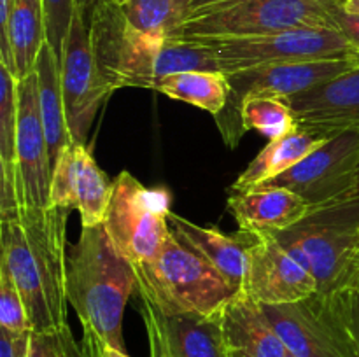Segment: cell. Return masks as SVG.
Segmentation results:
<instances>
[{
	"label": "cell",
	"mask_w": 359,
	"mask_h": 357,
	"mask_svg": "<svg viewBox=\"0 0 359 357\" xmlns=\"http://www.w3.org/2000/svg\"><path fill=\"white\" fill-rule=\"evenodd\" d=\"M67 126L74 142L86 144L98 111L111 97L91 48L90 24L77 10L60 59Z\"/></svg>",
	"instance_id": "cell-12"
},
{
	"label": "cell",
	"mask_w": 359,
	"mask_h": 357,
	"mask_svg": "<svg viewBox=\"0 0 359 357\" xmlns=\"http://www.w3.org/2000/svg\"><path fill=\"white\" fill-rule=\"evenodd\" d=\"M170 227L186 245L202 255L233 290L244 287L248 273L249 251L258 240L259 233L241 230L238 233H224L214 226H198L177 214H170Z\"/></svg>",
	"instance_id": "cell-18"
},
{
	"label": "cell",
	"mask_w": 359,
	"mask_h": 357,
	"mask_svg": "<svg viewBox=\"0 0 359 357\" xmlns=\"http://www.w3.org/2000/svg\"><path fill=\"white\" fill-rule=\"evenodd\" d=\"M46 42L44 0H11L9 21L6 30L0 31V63L23 79L35 72Z\"/></svg>",
	"instance_id": "cell-21"
},
{
	"label": "cell",
	"mask_w": 359,
	"mask_h": 357,
	"mask_svg": "<svg viewBox=\"0 0 359 357\" xmlns=\"http://www.w3.org/2000/svg\"><path fill=\"white\" fill-rule=\"evenodd\" d=\"M170 191L147 188L123 170L112 181V196L104 226L133 266L147 265L163 248L170 234Z\"/></svg>",
	"instance_id": "cell-7"
},
{
	"label": "cell",
	"mask_w": 359,
	"mask_h": 357,
	"mask_svg": "<svg viewBox=\"0 0 359 357\" xmlns=\"http://www.w3.org/2000/svg\"><path fill=\"white\" fill-rule=\"evenodd\" d=\"M244 132L256 130L265 139L277 140L298 128V121L287 100L273 97L249 98L241 107Z\"/></svg>",
	"instance_id": "cell-26"
},
{
	"label": "cell",
	"mask_w": 359,
	"mask_h": 357,
	"mask_svg": "<svg viewBox=\"0 0 359 357\" xmlns=\"http://www.w3.org/2000/svg\"><path fill=\"white\" fill-rule=\"evenodd\" d=\"M60 206H21L0 217L2 258L32 322V332L67 328V217Z\"/></svg>",
	"instance_id": "cell-1"
},
{
	"label": "cell",
	"mask_w": 359,
	"mask_h": 357,
	"mask_svg": "<svg viewBox=\"0 0 359 357\" xmlns=\"http://www.w3.org/2000/svg\"><path fill=\"white\" fill-rule=\"evenodd\" d=\"M230 357H248V356H244V354L241 352H230Z\"/></svg>",
	"instance_id": "cell-39"
},
{
	"label": "cell",
	"mask_w": 359,
	"mask_h": 357,
	"mask_svg": "<svg viewBox=\"0 0 359 357\" xmlns=\"http://www.w3.org/2000/svg\"><path fill=\"white\" fill-rule=\"evenodd\" d=\"M0 329L13 336H27L32 332L27 307L7 270L0 266Z\"/></svg>",
	"instance_id": "cell-28"
},
{
	"label": "cell",
	"mask_w": 359,
	"mask_h": 357,
	"mask_svg": "<svg viewBox=\"0 0 359 357\" xmlns=\"http://www.w3.org/2000/svg\"><path fill=\"white\" fill-rule=\"evenodd\" d=\"M332 136L333 135L318 132V130L298 126L294 132L277 140H270L231 184V192L249 191V189L270 184L277 177L291 170L294 164L304 161L318 147L328 142Z\"/></svg>",
	"instance_id": "cell-22"
},
{
	"label": "cell",
	"mask_w": 359,
	"mask_h": 357,
	"mask_svg": "<svg viewBox=\"0 0 359 357\" xmlns=\"http://www.w3.org/2000/svg\"><path fill=\"white\" fill-rule=\"evenodd\" d=\"M70 326L56 332L39 335L30 332L28 336L27 357H67V332Z\"/></svg>",
	"instance_id": "cell-30"
},
{
	"label": "cell",
	"mask_w": 359,
	"mask_h": 357,
	"mask_svg": "<svg viewBox=\"0 0 359 357\" xmlns=\"http://www.w3.org/2000/svg\"><path fill=\"white\" fill-rule=\"evenodd\" d=\"M121 9L135 30L158 38H177L191 18L193 0H130Z\"/></svg>",
	"instance_id": "cell-25"
},
{
	"label": "cell",
	"mask_w": 359,
	"mask_h": 357,
	"mask_svg": "<svg viewBox=\"0 0 359 357\" xmlns=\"http://www.w3.org/2000/svg\"><path fill=\"white\" fill-rule=\"evenodd\" d=\"M224 343L230 352L248 357H286L287 349L266 317L265 308L248 290L238 289L219 312Z\"/></svg>",
	"instance_id": "cell-19"
},
{
	"label": "cell",
	"mask_w": 359,
	"mask_h": 357,
	"mask_svg": "<svg viewBox=\"0 0 359 357\" xmlns=\"http://www.w3.org/2000/svg\"><path fill=\"white\" fill-rule=\"evenodd\" d=\"M133 270L140 300L168 315H217L237 293L174 231L153 261Z\"/></svg>",
	"instance_id": "cell-4"
},
{
	"label": "cell",
	"mask_w": 359,
	"mask_h": 357,
	"mask_svg": "<svg viewBox=\"0 0 359 357\" xmlns=\"http://www.w3.org/2000/svg\"><path fill=\"white\" fill-rule=\"evenodd\" d=\"M351 293H314L294 303L263 308L293 357H358Z\"/></svg>",
	"instance_id": "cell-6"
},
{
	"label": "cell",
	"mask_w": 359,
	"mask_h": 357,
	"mask_svg": "<svg viewBox=\"0 0 359 357\" xmlns=\"http://www.w3.org/2000/svg\"><path fill=\"white\" fill-rule=\"evenodd\" d=\"M353 58L356 59V62H358V65H359V51H354V52H353Z\"/></svg>",
	"instance_id": "cell-41"
},
{
	"label": "cell",
	"mask_w": 359,
	"mask_h": 357,
	"mask_svg": "<svg viewBox=\"0 0 359 357\" xmlns=\"http://www.w3.org/2000/svg\"><path fill=\"white\" fill-rule=\"evenodd\" d=\"M20 119L16 136V181L21 206H49L53 167L39 111L37 72L20 79Z\"/></svg>",
	"instance_id": "cell-13"
},
{
	"label": "cell",
	"mask_w": 359,
	"mask_h": 357,
	"mask_svg": "<svg viewBox=\"0 0 359 357\" xmlns=\"http://www.w3.org/2000/svg\"><path fill=\"white\" fill-rule=\"evenodd\" d=\"M335 24L340 31H342L344 37L349 41V44L353 46L354 51H359V14L358 13H349L342 7V0L337 6L335 14Z\"/></svg>",
	"instance_id": "cell-32"
},
{
	"label": "cell",
	"mask_w": 359,
	"mask_h": 357,
	"mask_svg": "<svg viewBox=\"0 0 359 357\" xmlns=\"http://www.w3.org/2000/svg\"><path fill=\"white\" fill-rule=\"evenodd\" d=\"M20 79L0 63V164L16 163Z\"/></svg>",
	"instance_id": "cell-27"
},
{
	"label": "cell",
	"mask_w": 359,
	"mask_h": 357,
	"mask_svg": "<svg viewBox=\"0 0 359 357\" xmlns=\"http://www.w3.org/2000/svg\"><path fill=\"white\" fill-rule=\"evenodd\" d=\"M244 2V0H193V14L203 13V10H210V9H217V7H224V6H231V4H238Z\"/></svg>",
	"instance_id": "cell-35"
},
{
	"label": "cell",
	"mask_w": 359,
	"mask_h": 357,
	"mask_svg": "<svg viewBox=\"0 0 359 357\" xmlns=\"http://www.w3.org/2000/svg\"><path fill=\"white\" fill-rule=\"evenodd\" d=\"M149 357H230L219 314H174L142 300Z\"/></svg>",
	"instance_id": "cell-16"
},
{
	"label": "cell",
	"mask_w": 359,
	"mask_h": 357,
	"mask_svg": "<svg viewBox=\"0 0 359 357\" xmlns=\"http://www.w3.org/2000/svg\"><path fill=\"white\" fill-rule=\"evenodd\" d=\"M88 24L95 59L109 91L114 93L121 88L153 90L161 48L168 38L135 30L126 21L121 6L112 0H100Z\"/></svg>",
	"instance_id": "cell-8"
},
{
	"label": "cell",
	"mask_w": 359,
	"mask_h": 357,
	"mask_svg": "<svg viewBox=\"0 0 359 357\" xmlns=\"http://www.w3.org/2000/svg\"><path fill=\"white\" fill-rule=\"evenodd\" d=\"M228 210L241 230L276 233L300 223L311 212V205L290 188L269 184L249 191L231 192Z\"/></svg>",
	"instance_id": "cell-20"
},
{
	"label": "cell",
	"mask_w": 359,
	"mask_h": 357,
	"mask_svg": "<svg viewBox=\"0 0 359 357\" xmlns=\"http://www.w3.org/2000/svg\"><path fill=\"white\" fill-rule=\"evenodd\" d=\"M98 4H100V0H76L77 10L83 14L84 20H86V23H90L91 14H93L95 7H97Z\"/></svg>",
	"instance_id": "cell-36"
},
{
	"label": "cell",
	"mask_w": 359,
	"mask_h": 357,
	"mask_svg": "<svg viewBox=\"0 0 359 357\" xmlns=\"http://www.w3.org/2000/svg\"><path fill=\"white\" fill-rule=\"evenodd\" d=\"M35 72H37L39 80V111H41L46 139H48L51 167H55L58 156L72 142V139L67 126L62 77H60V58L48 42L41 49Z\"/></svg>",
	"instance_id": "cell-23"
},
{
	"label": "cell",
	"mask_w": 359,
	"mask_h": 357,
	"mask_svg": "<svg viewBox=\"0 0 359 357\" xmlns=\"http://www.w3.org/2000/svg\"><path fill=\"white\" fill-rule=\"evenodd\" d=\"M356 195H359V181H358V189H356Z\"/></svg>",
	"instance_id": "cell-42"
},
{
	"label": "cell",
	"mask_w": 359,
	"mask_h": 357,
	"mask_svg": "<svg viewBox=\"0 0 359 357\" xmlns=\"http://www.w3.org/2000/svg\"><path fill=\"white\" fill-rule=\"evenodd\" d=\"M112 2H116L118 6H125V4L130 2V0H112Z\"/></svg>",
	"instance_id": "cell-40"
},
{
	"label": "cell",
	"mask_w": 359,
	"mask_h": 357,
	"mask_svg": "<svg viewBox=\"0 0 359 357\" xmlns=\"http://www.w3.org/2000/svg\"><path fill=\"white\" fill-rule=\"evenodd\" d=\"M244 289L262 304H287L318 293V282L300 258L259 233L249 251Z\"/></svg>",
	"instance_id": "cell-15"
},
{
	"label": "cell",
	"mask_w": 359,
	"mask_h": 357,
	"mask_svg": "<svg viewBox=\"0 0 359 357\" xmlns=\"http://www.w3.org/2000/svg\"><path fill=\"white\" fill-rule=\"evenodd\" d=\"M356 65L358 62L351 55L347 58L279 63L231 74L228 76L230 97L221 114L214 118L221 136L230 147L238 146L245 133L241 121V107L249 98L273 97L287 100L318 84L342 76Z\"/></svg>",
	"instance_id": "cell-9"
},
{
	"label": "cell",
	"mask_w": 359,
	"mask_h": 357,
	"mask_svg": "<svg viewBox=\"0 0 359 357\" xmlns=\"http://www.w3.org/2000/svg\"><path fill=\"white\" fill-rule=\"evenodd\" d=\"M46 9V30H48V44L62 59L63 44L69 35L70 24L77 13L76 0H44Z\"/></svg>",
	"instance_id": "cell-29"
},
{
	"label": "cell",
	"mask_w": 359,
	"mask_h": 357,
	"mask_svg": "<svg viewBox=\"0 0 359 357\" xmlns=\"http://www.w3.org/2000/svg\"><path fill=\"white\" fill-rule=\"evenodd\" d=\"M339 4L340 0H244L193 14L177 38L209 42L262 37L298 28H337L333 14Z\"/></svg>",
	"instance_id": "cell-5"
},
{
	"label": "cell",
	"mask_w": 359,
	"mask_h": 357,
	"mask_svg": "<svg viewBox=\"0 0 359 357\" xmlns=\"http://www.w3.org/2000/svg\"><path fill=\"white\" fill-rule=\"evenodd\" d=\"M102 357H130V356L126 352L112 349V346H107L104 343V346H102Z\"/></svg>",
	"instance_id": "cell-37"
},
{
	"label": "cell",
	"mask_w": 359,
	"mask_h": 357,
	"mask_svg": "<svg viewBox=\"0 0 359 357\" xmlns=\"http://www.w3.org/2000/svg\"><path fill=\"white\" fill-rule=\"evenodd\" d=\"M135 289L133 265L116 247L104 223L83 227L67 258V301L83 331L126 352L123 314Z\"/></svg>",
	"instance_id": "cell-2"
},
{
	"label": "cell",
	"mask_w": 359,
	"mask_h": 357,
	"mask_svg": "<svg viewBox=\"0 0 359 357\" xmlns=\"http://www.w3.org/2000/svg\"><path fill=\"white\" fill-rule=\"evenodd\" d=\"M351 328H353L354 345L359 357V289L351 293Z\"/></svg>",
	"instance_id": "cell-34"
},
{
	"label": "cell",
	"mask_w": 359,
	"mask_h": 357,
	"mask_svg": "<svg viewBox=\"0 0 359 357\" xmlns=\"http://www.w3.org/2000/svg\"><path fill=\"white\" fill-rule=\"evenodd\" d=\"M104 342L91 332L83 331V338L77 342L72 329L67 332V357H102Z\"/></svg>",
	"instance_id": "cell-31"
},
{
	"label": "cell",
	"mask_w": 359,
	"mask_h": 357,
	"mask_svg": "<svg viewBox=\"0 0 359 357\" xmlns=\"http://www.w3.org/2000/svg\"><path fill=\"white\" fill-rule=\"evenodd\" d=\"M342 7L349 13H358L359 14V0H342Z\"/></svg>",
	"instance_id": "cell-38"
},
{
	"label": "cell",
	"mask_w": 359,
	"mask_h": 357,
	"mask_svg": "<svg viewBox=\"0 0 359 357\" xmlns=\"http://www.w3.org/2000/svg\"><path fill=\"white\" fill-rule=\"evenodd\" d=\"M358 181L359 130H344L270 184L290 188L316 209L354 196Z\"/></svg>",
	"instance_id": "cell-11"
},
{
	"label": "cell",
	"mask_w": 359,
	"mask_h": 357,
	"mask_svg": "<svg viewBox=\"0 0 359 357\" xmlns=\"http://www.w3.org/2000/svg\"><path fill=\"white\" fill-rule=\"evenodd\" d=\"M154 91L174 100L195 105L216 118L221 114L230 97V80L221 70H195L163 77L154 84Z\"/></svg>",
	"instance_id": "cell-24"
},
{
	"label": "cell",
	"mask_w": 359,
	"mask_h": 357,
	"mask_svg": "<svg viewBox=\"0 0 359 357\" xmlns=\"http://www.w3.org/2000/svg\"><path fill=\"white\" fill-rule=\"evenodd\" d=\"M207 44L212 46L219 70L226 76L279 63L347 58L354 52L337 28H298L262 37L209 41Z\"/></svg>",
	"instance_id": "cell-10"
},
{
	"label": "cell",
	"mask_w": 359,
	"mask_h": 357,
	"mask_svg": "<svg viewBox=\"0 0 359 357\" xmlns=\"http://www.w3.org/2000/svg\"><path fill=\"white\" fill-rule=\"evenodd\" d=\"M28 336H13L0 329V357H27Z\"/></svg>",
	"instance_id": "cell-33"
},
{
	"label": "cell",
	"mask_w": 359,
	"mask_h": 357,
	"mask_svg": "<svg viewBox=\"0 0 359 357\" xmlns=\"http://www.w3.org/2000/svg\"><path fill=\"white\" fill-rule=\"evenodd\" d=\"M298 126L337 135L359 130V65L342 76L287 98Z\"/></svg>",
	"instance_id": "cell-17"
},
{
	"label": "cell",
	"mask_w": 359,
	"mask_h": 357,
	"mask_svg": "<svg viewBox=\"0 0 359 357\" xmlns=\"http://www.w3.org/2000/svg\"><path fill=\"white\" fill-rule=\"evenodd\" d=\"M270 234L307 265L318 293L359 289V195L311 209L300 223Z\"/></svg>",
	"instance_id": "cell-3"
},
{
	"label": "cell",
	"mask_w": 359,
	"mask_h": 357,
	"mask_svg": "<svg viewBox=\"0 0 359 357\" xmlns=\"http://www.w3.org/2000/svg\"><path fill=\"white\" fill-rule=\"evenodd\" d=\"M112 196V181L98 167L86 144L70 142L53 167L49 205L77 210L81 226L104 223Z\"/></svg>",
	"instance_id": "cell-14"
},
{
	"label": "cell",
	"mask_w": 359,
	"mask_h": 357,
	"mask_svg": "<svg viewBox=\"0 0 359 357\" xmlns=\"http://www.w3.org/2000/svg\"><path fill=\"white\" fill-rule=\"evenodd\" d=\"M286 357H293V356H291V354H287V356Z\"/></svg>",
	"instance_id": "cell-43"
}]
</instances>
